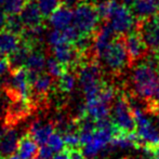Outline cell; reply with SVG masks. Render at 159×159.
Returning a JSON list of instances; mask_svg holds the SVG:
<instances>
[{"label":"cell","mask_w":159,"mask_h":159,"mask_svg":"<svg viewBox=\"0 0 159 159\" xmlns=\"http://www.w3.org/2000/svg\"><path fill=\"white\" fill-rule=\"evenodd\" d=\"M131 84L139 98L144 101L154 98L159 93V67L147 60L138 64L131 74Z\"/></svg>","instance_id":"cell-1"},{"label":"cell","mask_w":159,"mask_h":159,"mask_svg":"<svg viewBox=\"0 0 159 159\" xmlns=\"http://www.w3.org/2000/svg\"><path fill=\"white\" fill-rule=\"evenodd\" d=\"M98 62L111 74H121L130 65L124 38L116 37L114 41L98 55Z\"/></svg>","instance_id":"cell-2"},{"label":"cell","mask_w":159,"mask_h":159,"mask_svg":"<svg viewBox=\"0 0 159 159\" xmlns=\"http://www.w3.org/2000/svg\"><path fill=\"white\" fill-rule=\"evenodd\" d=\"M98 15L94 3L81 1L73 9V25L81 35H93L100 23Z\"/></svg>","instance_id":"cell-3"},{"label":"cell","mask_w":159,"mask_h":159,"mask_svg":"<svg viewBox=\"0 0 159 159\" xmlns=\"http://www.w3.org/2000/svg\"><path fill=\"white\" fill-rule=\"evenodd\" d=\"M111 121L118 129L124 132H132L136 130L133 109L127 95H117L111 109Z\"/></svg>","instance_id":"cell-4"},{"label":"cell","mask_w":159,"mask_h":159,"mask_svg":"<svg viewBox=\"0 0 159 159\" xmlns=\"http://www.w3.org/2000/svg\"><path fill=\"white\" fill-rule=\"evenodd\" d=\"M107 23L117 35H127L135 26V16L126 4L118 2L107 19Z\"/></svg>","instance_id":"cell-5"},{"label":"cell","mask_w":159,"mask_h":159,"mask_svg":"<svg viewBox=\"0 0 159 159\" xmlns=\"http://www.w3.org/2000/svg\"><path fill=\"white\" fill-rule=\"evenodd\" d=\"M138 32L146 43L147 48L156 52L159 49V13L139 21Z\"/></svg>","instance_id":"cell-6"},{"label":"cell","mask_w":159,"mask_h":159,"mask_svg":"<svg viewBox=\"0 0 159 159\" xmlns=\"http://www.w3.org/2000/svg\"><path fill=\"white\" fill-rule=\"evenodd\" d=\"M11 71H12V75L9 82L11 92L15 95V98L30 101V94H32V87L28 81V71L26 67H20Z\"/></svg>","instance_id":"cell-7"},{"label":"cell","mask_w":159,"mask_h":159,"mask_svg":"<svg viewBox=\"0 0 159 159\" xmlns=\"http://www.w3.org/2000/svg\"><path fill=\"white\" fill-rule=\"evenodd\" d=\"M124 41L126 44L128 55H129L130 65L135 64L140 60L147 57L148 48L144 42L143 38L141 37L140 33H131L125 35Z\"/></svg>","instance_id":"cell-8"},{"label":"cell","mask_w":159,"mask_h":159,"mask_svg":"<svg viewBox=\"0 0 159 159\" xmlns=\"http://www.w3.org/2000/svg\"><path fill=\"white\" fill-rule=\"evenodd\" d=\"M117 34L111 27L108 23L102 24L94 33V42H93V52L98 57L105 48L109 46L114 41Z\"/></svg>","instance_id":"cell-9"},{"label":"cell","mask_w":159,"mask_h":159,"mask_svg":"<svg viewBox=\"0 0 159 159\" xmlns=\"http://www.w3.org/2000/svg\"><path fill=\"white\" fill-rule=\"evenodd\" d=\"M48 19L52 28L64 30L73 24V10L70 7L62 3L51 13Z\"/></svg>","instance_id":"cell-10"},{"label":"cell","mask_w":159,"mask_h":159,"mask_svg":"<svg viewBox=\"0 0 159 159\" xmlns=\"http://www.w3.org/2000/svg\"><path fill=\"white\" fill-rule=\"evenodd\" d=\"M132 12L139 21L159 13V0H136L132 4Z\"/></svg>","instance_id":"cell-11"},{"label":"cell","mask_w":159,"mask_h":159,"mask_svg":"<svg viewBox=\"0 0 159 159\" xmlns=\"http://www.w3.org/2000/svg\"><path fill=\"white\" fill-rule=\"evenodd\" d=\"M33 49H34V47L30 42H27L24 39H21V42H20L19 47H17L10 55H8V60H9V63H10L11 70H14V69H17V68H20V67L25 66L28 54H30Z\"/></svg>","instance_id":"cell-12"},{"label":"cell","mask_w":159,"mask_h":159,"mask_svg":"<svg viewBox=\"0 0 159 159\" xmlns=\"http://www.w3.org/2000/svg\"><path fill=\"white\" fill-rule=\"evenodd\" d=\"M20 15H21V19L25 27H33V26L39 25L42 23V17H43L38 8L37 2L35 1H26L25 6L20 12Z\"/></svg>","instance_id":"cell-13"},{"label":"cell","mask_w":159,"mask_h":159,"mask_svg":"<svg viewBox=\"0 0 159 159\" xmlns=\"http://www.w3.org/2000/svg\"><path fill=\"white\" fill-rule=\"evenodd\" d=\"M39 145L34 140L30 132L20 138L16 154L21 159H33L38 154Z\"/></svg>","instance_id":"cell-14"},{"label":"cell","mask_w":159,"mask_h":159,"mask_svg":"<svg viewBox=\"0 0 159 159\" xmlns=\"http://www.w3.org/2000/svg\"><path fill=\"white\" fill-rule=\"evenodd\" d=\"M20 136L15 129H8L3 138L0 140V155L2 158L9 157L16 153Z\"/></svg>","instance_id":"cell-15"},{"label":"cell","mask_w":159,"mask_h":159,"mask_svg":"<svg viewBox=\"0 0 159 159\" xmlns=\"http://www.w3.org/2000/svg\"><path fill=\"white\" fill-rule=\"evenodd\" d=\"M55 131L54 124H42L41 121H35L30 127L28 132L34 138V140L38 143V145L47 144L50 135Z\"/></svg>","instance_id":"cell-16"},{"label":"cell","mask_w":159,"mask_h":159,"mask_svg":"<svg viewBox=\"0 0 159 159\" xmlns=\"http://www.w3.org/2000/svg\"><path fill=\"white\" fill-rule=\"evenodd\" d=\"M21 42V37L7 28L0 30V53L3 57L10 55Z\"/></svg>","instance_id":"cell-17"},{"label":"cell","mask_w":159,"mask_h":159,"mask_svg":"<svg viewBox=\"0 0 159 159\" xmlns=\"http://www.w3.org/2000/svg\"><path fill=\"white\" fill-rule=\"evenodd\" d=\"M30 101H26L23 98H16L13 100L8 108V117L12 120H17L24 118L30 113Z\"/></svg>","instance_id":"cell-18"},{"label":"cell","mask_w":159,"mask_h":159,"mask_svg":"<svg viewBox=\"0 0 159 159\" xmlns=\"http://www.w3.org/2000/svg\"><path fill=\"white\" fill-rule=\"evenodd\" d=\"M46 63H47L46 54L40 49L34 48L30 51V54H28V57L25 63V67L30 71L42 73L46 69Z\"/></svg>","instance_id":"cell-19"},{"label":"cell","mask_w":159,"mask_h":159,"mask_svg":"<svg viewBox=\"0 0 159 159\" xmlns=\"http://www.w3.org/2000/svg\"><path fill=\"white\" fill-rule=\"evenodd\" d=\"M88 115L94 120L107 118L111 115V105L98 101V98L86 101Z\"/></svg>","instance_id":"cell-20"},{"label":"cell","mask_w":159,"mask_h":159,"mask_svg":"<svg viewBox=\"0 0 159 159\" xmlns=\"http://www.w3.org/2000/svg\"><path fill=\"white\" fill-rule=\"evenodd\" d=\"M54 82V78H52L48 73H40L38 75L37 79L32 86V91L36 93L38 96L42 98V96L47 95L48 92L51 90Z\"/></svg>","instance_id":"cell-21"},{"label":"cell","mask_w":159,"mask_h":159,"mask_svg":"<svg viewBox=\"0 0 159 159\" xmlns=\"http://www.w3.org/2000/svg\"><path fill=\"white\" fill-rule=\"evenodd\" d=\"M77 81V76L68 69L61 77L57 79V88L62 93H70L75 89Z\"/></svg>","instance_id":"cell-22"},{"label":"cell","mask_w":159,"mask_h":159,"mask_svg":"<svg viewBox=\"0 0 159 159\" xmlns=\"http://www.w3.org/2000/svg\"><path fill=\"white\" fill-rule=\"evenodd\" d=\"M69 69V67H67L66 65L62 64L61 62L57 61L55 57H48L46 63V70L49 75L54 79L60 78L62 75Z\"/></svg>","instance_id":"cell-23"},{"label":"cell","mask_w":159,"mask_h":159,"mask_svg":"<svg viewBox=\"0 0 159 159\" xmlns=\"http://www.w3.org/2000/svg\"><path fill=\"white\" fill-rule=\"evenodd\" d=\"M10 32L16 34L20 37L25 30V25H24L23 21L21 19L20 14H8L7 15V22H6V27Z\"/></svg>","instance_id":"cell-24"},{"label":"cell","mask_w":159,"mask_h":159,"mask_svg":"<svg viewBox=\"0 0 159 159\" xmlns=\"http://www.w3.org/2000/svg\"><path fill=\"white\" fill-rule=\"evenodd\" d=\"M46 41L51 48L57 47L62 43H68L66 39V36H65V34H64V30H57V28H52V30L47 32Z\"/></svg>","instance_id":"cell-25"},{"label":"cell","mask_w":159,"mask_h":159,"mask_svg":"<svg viewBox=\"0 0 159 159\" xmlns=\"http://www.w3.org/2000/svg\"><path fill=\"white\" fill-rule=\"evenodd\" d=\"M27 0H0V7L7 14H20Z\"/></svg>","instance_id":"cell-26"},{"label":"cell","mask_w":159,"mask_h":159,"mask_svg":"<svg viewBox=\"0 0 159 159\" xmlns=\"http://www.w3.org/2000/svg\"><path fill=\"white\" fill-rule=\"evenodd\" d=\"M118 4V0H104L98 3H96V11L100 15L101 20H107L111 11L114 10L116 6Z\"/></svg>","instance_id":"cell-27"},{"label":"cell","mask_w":159,"mask_h":159,"mask_svg":"<svg viewBox=\"0 0 159 159\" xmlns=\"http://www.w3.org/2000/svg\"><path fill=\"white\" fill-rule=\"evenodd\" d=\"M36 2L43 17H49L51 13L62 4V0H37Z\"/></svg>","instance_id":"cell-28"},{"label":"cell","mask_w":159,"mask_h":159,"mask_svg":"<svg viewBox=\"0 0 159 159\" xmlns=\"http://www.w3.org/2000/svg\"><path fill=\"white\" fill-rule=\"evenodd\" d=\"M47 144L54 151L55 154L61 153V152H63L66 149V145H65L63 135L57 131H54L52 134H51L48 142H47Z\"/></svg>","instance_id":"cell-29"},{"label":"cell","mask_w":159,"mask_h":159,"mask_svg":"<svg viewBox=\"0 0 159 159\" xmlns=\"http://www.w3.org/2000/svg\"><path fill=\"white\" fill-rule=\"evenodd\" d=\"M115 95H116V90L111 84H104L103 88L101 89L100 93L98 95V100L101 101L103 103H106V104H109L114 101L115 98Z\"/></svg>","instance_id":"cell-30"},{"label":"cell","mask_w":159,"mask_h":159,"mask_svg":"<svg viewBox=\"0 0 159 159\" xmlns=\"http://www.w3.org/2000/svg\"><path fill=\"white\" fill-rule=\"evenodd\" d=\"M66 148H81L79 132H68L62 134Z\"/></svg>","instance_id":"cell-31"},{"label":"cell","mask_w":159,"mask_h":159,"mask_svg":"<svg viewBox=\"0 0 159 159\" xmlns=\"http://www.w3.org/2000/svg\"><path fill=\"white\" fill-rule=\"evenodd\" d=\"M143 148L144 154L149 159H159V143L154 145H142L141 146Z\"/></svg>","instance_id":"cell-32"},{"label":"cell","mask_w":159,"mask_h":159,"mask_svg":"<svg viewBox=\"0 0 159 159\" xmlns=\"http://www.w3.org/2000/svg\"><path fill=\"white\" fill-rule=\"evenodd\" d=\"M54 155H55L54 151H53L48 144H43V145H40L39 146V149H38V156L41 157L42 159H52Z\"/></svg>","instance_id":"cell-33"},{"label":"cell","mask_w":159,"mask_h":159,"mask_svg":"<svg viewBox=\"0 0 159 159\" xmlns=\"http://www.w3.org/2000/svg\"><path fill=\"white\" fill-rule=\"evenodd\" d=\"M147 111L153 115H159V93L154 98L149 100V103L147 105Z\"/></svg>","instance_id":"cell-34"},{"label":"cell","mask_w":159,"mask_h":159,"mask_svg":"<svg viewBox=\"0 0 159 159\" xmlns=\"http://www.w3.org/2000/svg\"><path fill=\"white\" fill-rule=\"evenodd\" d=\"M9 69H11L9 60L6 57H0V78L6 75L9 71Z\"/></svg>","instance_id":"cell-35"},{"label":"cell","mask_w":159,"mask_h":159,"mask_svg":"<svg viewBox=\"0 0 159 159\" xmlns=\"http://www.w3.org/2000/svg\"><path fill=\"white\" fill-rule=\"evenodd\" d=\"M69 153L70 159H86L84 155L82 154L81 148H67Z\"/></svg>","instance_id":"cell-36"},{"label":"cell","mask_w":159,"mask_h":159,"mask_svg":"<svg viewBox=\"0 0 159 159\" xmlns=\"http://www.w3.org/2000/svg\"><path fill=\"white\" fill-rule=\"evenodd\" d=\"M7 13L4 12L3 9L0 7V30L6 27V22H7Z\"/></svg>","instance_id":"cell-37"},{"label":"cell","mask_w":159,"mask_h":159,"mask_svg":"<svg viewBox=\"0 0 159 159\" xmlns=\"http://www.w3.org/2000/svg\"><path fill=\"white\" fill-rule=\"evenodd\" d=\"M52 159H70L69 158V153L68 149H65V151L61 152V153H57L54 156H53Z\"/></svg>","instance_id":"cell-38"},{"label":"cell","mask_w":159,"mask_h":159,"mask_svg":"<svg viewBox=\"0 0 159 159\" xmlns=\"http://www.w3.org/2000/svg\"><path fill=\"white\" fill-rule=\"evenodd\" d=\"M122 4H126V6H132L136 0H119Z\"/></svg>","instance_id":"cell-39"},{"label":"cell","mask_w":159,"mask_h":159,"mask_svg":"<svg viewBox=\"0 0 159 159\" xmlns=\"http://www.w3.org/2000/svg\"><path fill=\"white\" fill-rule=\"evenodd\" d=\"M7 130H8V128L4 127V126H0V140H1L2 138H3L4 133L7 132Z\"/></svg>","instance_id":"cell-40"},{"label":"cell","mask_w":159,"mask_h":159,"mask_svg":"<svg viewBox=\"0 0 159 159\" xmlns=\"http://www.w3.org/2000/svg\"><path fill=\"white\" fill-rule=\"evenodd\" d=\"M3 159H21V158L19 157V155H17V154H13V155L9 156V157H6Z\"/></svg>","instance_id":"cell-41"},{"label":"cell","mask_w":159,"mask_h":159,"mask_svg":"<svg viewBox=\"0 0 159 159\" xmlns=\"http://www.w3.org/2000/svg\"><path fill=\"white\" fill-rule=\"evenodd\" d=\"M101 1H104V0H89V2H92V3H98V2H101Z\"/></svg>","instance_id":"cell-42"},{"label":"cell","mask_w":159,"mask_h":159,"mask_svg":"<svg viewBox=\"0 0 159 159\" xmlns=\"http://www.w3.org/2000/svg\"><path fill=\"white\" fill-rule=\"evenodd\" d=\"M33 159H42L41 157H39V156H35V157H34Z\"/></svg>","instance_id":"cell-43"},{"label":"cell","mask_w":159,"mask_h":159,"mask_svg":"<svg viewBox=\"0 0 159 159\" xmlns=\"http://www.w3.org/2000/svg\"><path fill=\"white\" fill-rule=\"evenodd\" d=\"M157 53H158V55H159V49H158V50H157Z\"/></svg>","instance_id":"cell-44"},{"label":"cell","mask_w":159,"mask_h":159,"mask_svg":"<svg viewBox=\"0 0 159 159\" xmlns=\"http://www.w3.org/2000/svg\"><path fill=\"white\" fill-rule=\"evenodd\" d=\"M0 159H3V158H2V157H1V155H0Z\"/></svg>","instance_id":"cell-45"},{"label":"cell","mask_w":159,"mask_h":159,"mask_svg":"<svg viewBox=\"0 0 159 159\" xmlns=\"http://www.w3.org/2000/svg\"><path fill=\"white\" fill-rule=\"evenodd\" d=\"M88 159H92V158H88Z\"/></svg>","instance_id":"cell-46"}]
</instances>
